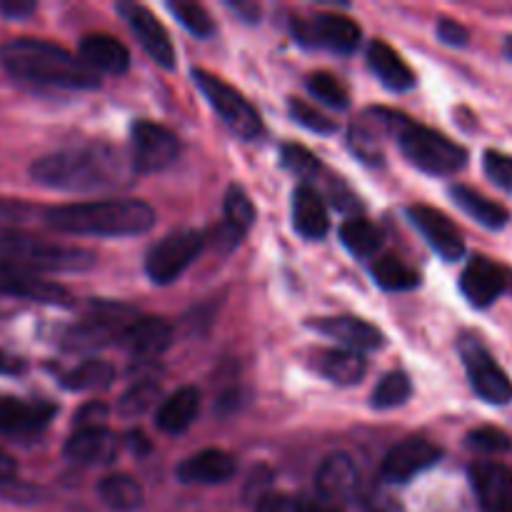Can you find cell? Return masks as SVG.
I'll return each mask as SVG.
<instances>
[{
	"instance_id": "6da1fadb",
	"label": "cell",
	"mask_w": 512,
	"mask_h": 512,
	"mask_svg": "<svg viewBox=\"0 0 512 512\" xmlns=\"http://www.w3.org/2000/svg\"><path fill=\"white\" fill-rule=\"evenodd\" d=\"M35 183L63 193H95L128 183V165L110 145H85L43 155L30 165Z\"/></svg>"
},
{
	"instance_id": "7a4b0ae2",
	"label": "cell",
	"mask_w": 512,
	"mask_h": 512,
	"mask_svg": "<svg viewBox=\"0 0 512 512\" xmlns=\"http://www.w3.org/2000/svg\"><path fill=\"white\" fill-rule=\"evenodd\" d=\"M0 65L13 78L65 90L100 88V75L93 73L78 55L68 53L48 40L18 38L0 48Z\"/></svg>"
},
{
	"instance_id": "3957f363",
	"label": "cell",
	"mask_w": 512,
	"mask_h": 512,
	"mask_svg": "<svg viewBox=\"0 0 512 512\" xmlns=\"http://www.w3.org/2000/svg\"><path fill=\"white\" fill-rule=\"evenodd\" d=\"M48 228L68 235H98V238H133L155 225V210L145 200H95L45 208Z\"/></svg>"
},
{
	"instance_id": "277c9868",
	"label": "cell",
	"mask_w": 512,
	"mask_h": 512,
	"mask_svg": "<svg viewBox=\"0 0 512 512\" xmlns=\"http://www.w3.org/2000/svg\"><path fill=\"white\" fill-rule=\"evenodd\" d=\"M0 260L30 273H83L95 265L90 250L48 243L23 233L0 235Z\"/></svg>"
},
{
	"instance_id": "5b68a950",
	"label": "cell",
	"mask_w": 512,
	"mask_h": 512,
	"mask_svg": "<svg viewBox=\"0 0 512 512\" xmlns=\"http://www.w3.org/2000/svg\"><path fill=\"white\" fill-rule=\"evenodd\" d=\"M395 140L400 143L405 158L428 175H453L468 163L465 148L453 143L448 135L425 128V125H415L410 120L403 125Z\"/></svg>"
},
{
	"instance_id": "8992f818",
	"label": "cell",
	"mask_w": 512,
	"mask_h": 512,
	"mask_svg": "<svg viewBox=\"0 0 512 512\" xmlns=\"http://www.w3.org/2000/svg\"><path fill=\"white\" fill-rule=\"evenodd\" d=\"M193 80L200 93L205 95V100L210 103V108L223 118V123L238 138L253 140L263 133L260 113L250 105V100L240 90H235L233 85H228L223 78L208 73V70H193Z\"/></svg>"
},
{
	"instance_id": "52a82bcc",
	"label": "cell",
	"mask_w": 512,
	"mask_h": 512,
	"mask_svg": "<svg viewBox=\"0 0 512 512\" xmlns=\"http://www.w3.org/2000/svg\"><path fill=\"white\" fill-rule=\"evenodd\" d=\"M205 238L198 230H175L165 235L145 258V273L155 285H170L190 268L203 250Z\"/></svg>"
},
{
	"instance_id": "ba28073f",
	"label": "cell",
	"mask_w": 512,
	"mask_h": 512,
	"mask_svg": "<svg viewBox=\"0 0 512 512\" xmlns=\"http://www.w3.org/2000/svg\"><path fill=\"white\" fill-rule=\"evenodd\" d=\"M460 355L465 360L470 385L490 405H508L512 400V380L493 360L478 338L460 340Z\"/></svg>"
},
{
	"instance_id": "9c48e42d",
	"label": "cell",
	"mask_w": 512,
	"mask_h": 512,
	"mask_svg": "<svg viewBox=\"0 0 512 512\" xmlns=\"http://www.w3.org/2000/svg\"><path fill=\"white\" fill-rule=\"evenodd\" d=\"M130 145H133L130 168L135 173H158L170 168L180 155V140L175 138V133L150 120H138L133 125Z\"/></svg>"
},
{
	"instance_id": "30bf717a",
	"label": "cell",
	"mask_w": 512,
	"mask_h": 512,
	"mask_svg": "<svg viewBox=\"0 0 512 512\" xmlns=\"http://www.w3.org/2000/svg\"><path fill=\"white\" fill-rule=\"evenodd\" d=\"M295 38L310 48H323L330 53L348 55L360 45V28L350 18L323 13L313 20H293Z\"/></svg>"
},
{
	"instance_id": "8fae6325",
	"label": "cell",
	"mask_w": 512,
	"mask_h": 512,
	"mask_svg": "<svg viewBox=\"0 0 512 512\" xmlns=\"http://www.w3.org/2000/svg\"><path fill=\"white\" fill-rule=\"evenodd\" d=\"M405 123H408V118L400 113H393V110H365L363 118L350 128V150H353L360 160H365V163H378V160L383 158V140L390 138V135L398 138V133L403 130Z\"/></svg>"
},
{
	"instance_id": "7c38bea8",
	"label": "cell",
	"mask_w": 512,
	"mask_h": 512,
	"mask_svg": "<svg viewBox=\"0 0 512 512\" xmlns=\"http://www.w3.org/2000/svg\"><path fill=\"white\" fill-rule=\"evenodd\" d=\"M0 293L10 295V298L30 300V303L40 305H58V308H70L73 305V295L58 283L43 280L38 273L18 268L0 260Z\"/></svg>"
},
{
	"instance_id": "4fadbf2b",
	"label": "cell",
	"mask_w": 512,
	"mask_h": 512,
	"mask_svg": "<svg viewBox=\"0 0 512 512\" xmlns=\"http://www.w3.org/2000/svg\"><path fill=\"white\" fill-rule=\"evenodd\" d=\"M443 458V450L438 445H433L430 440L423 438H410L405 443L395 445L383 460V468H380V478L385 483H408L418 473L435 468Z\"/></svg>"
},
{
	"instance_id": "5bb4252c",
	"label": "cell",
	"mask_w": 512,
	"mask_h": 512,
	"mask_svg": "<svg viewBox=\"0 0 512 512\" xmlns=\"http://www.w3.org/2000/svg\"><path fill=\"white\" fill-rule=\"evenodd\" d=\"M118 13L123 15V20L128 23V28L133 30L135 38L140 40L145 53H148L160 68H175V48L173 43H170L168 30L163 28V23H160L148 8H143V5L138 3H118Z\"/></svg>"
},
{
	"instance_id": "9a60e30c",
	"label": "cell",
	"mask_w": 512,
	"mask_h": 512,
	"mask_svg": "<svg viewBox=\"0 0 512 512\" xmlns=\"http://www.w3.org/2000/svg\"><path fill=\"white\" fill-rule=\"evenodd\" d=\"M408 218L413 220L415 228L423 233V238L428 240L430 248L440 255L448 263H455L465 255V240L463 233L453 225V220L448 215H443L440 210L428 208V205H413L408 210Z\"/></svg>"
},
{
	"instance_id": "2e32d148",
	"label": "cell",
	"mask_w": 512,
	"mask_h": 512,
	"mask_svg": "<svg viewBox=\"0 0 512 512\" xmlns=\"http://www.w3.org/2000/svg\"><path fill=\"white\" fill-rule=\"evenodd\" d=\"M55 418V405L28 403V400L0 395V435L28 440L43 433Z\"/></svg>"
},
{
	"instance_id": "e0dca14e",
	"label": "cell",
	"mask_w": 512,
	"mask_h": 512,
	"mask_svg": "<svg viewBox=\"0 0 512 512\" xmlns=\"http://www.w3.org/2000/svg\"><path fill=\"white\" fill-rule=\"evenodd\" d=\"M358 485V468H355L353 458L345 453H335L330 455V458H325L323 465L318 468V473H315V490H318V498L330 505H338V508H343L348 500L355 498Z\"/></svg>"
},
{
	"instance_id": "ac0fdd59",
	"label": "cell",
	"mask_w": 512,
	"mask_h": 512,
	"mask_svg": "<svg viewBox=\"0 0 512 512\" xmlns=\"http://www.w3.org/2000/svg\"><path fill=\"white\" fill-rule=\"evenodd\" d=\"M505 288H508V275L493 260L478 255V258H473L465 265L463 278H460V290H463L468 303L475 305V308L493 305L505 293Z\"/></svg>"
},
{
	"instance_id": "d6986e66",
	"label": "cell",
	"mask_w": 512,
	"mask_h": 512,
	"mask_svg": "<svg viewBox=\"0 0 512 512\" xmlns=\"http://www.w3.org/2000/svg\"><path fill=\"white\" fill-rule=\"evenodd\" d=\"M470 483L485 512H512V470L500 463L470 465Z\"/></svg>"
},
{
	"instance_id": "ffe728a7",
	"label": "cell",
	"mask_w": 512,
	"mask_h": 512,
	"mask_svg": "<svg viewBox=\"0 0 512 512\" xmlns=\"http://www.w3.org/2000/svg\"><path fill=\"white\" fill-rule=\"evenodd\" d=\"M310 328H315L320 335L343 345L345 350H355V353H368V350L383 348V333L375 325H370L368 320L350 318V315L323 318L318 323H310Z\"/></svg>"
},
{
	"instance_id": "44dd1931",
	"label": "cell",
	"mask_w": 512,
	"mask_h": 512,
	"mask_svg": "<svg viewBox=\"0 0 512 512\" xmlns=\"http://www.w3.org/2000/svg\"><path fill=\"white\" fill-rule=\"evenodd\" d=\"M235 458L225 450H200V453L190 455L188 460L178 465L175 475H178L180 483L185 485H215L225 483L235 475Z\"/></svg>"
},
{
	"instance_id": "7402d4cb",
	"label": "cell",
	"mask_w": 512,
	"mask_h": 512,
	"mask_svg": "<svg viewBox=\"0 0 512 512\" xmlns=\"http://www.w3.org/2000/svg\"><path fill=\"white\" fill-rule=\"evenodd\" d=\"M70 463L80 465H108L118 455V438L108 428L75 430L63 448Z\"/></svg>"
},
{
	"instance_id": "603a6c76",
	"label": "cell",
	"mask_w": 512,
	"mask_h": 512,
	"mask_svg": "<svg viewBox=\"0 0 512 512\" xmlns=\"http://www.w3.org/2000/svg\"><path fill=\"white\" fill-rule=\"evenodd\" d=\"M173 325L163 318H143L123 335V345L133 358H158L173 345Z\"/></svg>"
},
{
	"instance_id": "cb8c5ba5",
	"label": "cell",
	"mask_w": 512,
	"mask_h": 512,
	"mask_svg": "<svg viewBox=\"0 0 512 512\" xmlns=\"http://www.w3.org/2000/svg\"><path fill=\"white\" fill-rule=\"evenodd\" d=\"M78 58L88 65L93 73L123 75L130 68V53L113 35H88L80 43Z\"/></svg>"
},
{
	"instance_id": "d4e9b609",
	"label": "cell",
	"mask_w": 512,
	"mask_h": 512,
	"mask_svg": "<svg viewBox=\"0 0 512 512\" xmlns=\"http://www.w3.org/2000/svg\"><path fill=\"white\" fill-rule=\"evenodd\" d=\"M365 58H368V68L373 70L375 78L388 90L405 93V90L415 88V73L385 40H373L368 45V55Z\"/></svg>"
},
{
	"instance_id": "484cf974",
	"label": "cell",
	"mask_w": 512,
	"mask_h": 512,
	"mask_svg": "<svg viewBox=\"0 0 512 512\" xmlns=\"http://www.w3.org/2000/svg\"><path fill=\"white\" fill-rule=\"evenodd\" d=\"M293 225L308 240H320L328 235V208H325L318 190L310 188V185H300L293 193Z\"/></svg>"
},
{
	"instance_id": "4316f807",
	"label": "cell",
	"mask_w": 512,
	"mask_h": 512,
	"mask_svg": "<svg viewBox=\"0 0 512 512\" xmlns=\"http://www.w3.org/2000/svg\"><path fill=\"white\" fill-rule=\"evenodd\" d=\"M315 370H318L325 380H330V383L335 385H355L363 380L368 363H365L363 353L335 348L320 350V353L315 355Z\"/></svg>"
},
{
	"instance_id": "83f0119b",
	"label": "cell",
	"mask_w": 512,
	"mask_h": 512,
	"mask_svg": "<svg viewBox=\"0 0 512 512\" xmlns=\"http://www.w3.org/2000/svg\"><path fill=\"white\" fill-rule=\"evenodd\" d=\"M200 408V393L195 388H180L170 395L168 400H163V405L155 413V425H158L163 433L178 435L183 430H188L193 425L195 415Z\"/></svg>"
},
{
	"instance_id": "f1b7e54d",
	"label": "cell",
	"mask_w": 512,
	"mask_h": 512,
	"mask_svg": "<svg viewBox=\"0 0 512 512\" xmlns=\"http://www.w3.org/2000/svg\"><path fill=\"white\" fill-rule=\"evenodd\" d=\"M450 198L455 200V205H458L465 215H470V218H473L475 223L483 225V228L500 230L508 225V210L500 203H495V200L480 195L478 190L468 188V185H455V188H450Z\"/></svg>"
},
{
	"instance_id": "f546056e",
	"label": "cell",
	"mask_w": 512,
	"mask_h": 512,
	"mask_svg": "<svg viewBox=\"0 0 512 512\" xmlns=\"http://www.w3.org/2000/svg\"><path fill=\"white\" fill-rule=\"evenodd\" d=\"M98 495L110 510L115 512H135L143 508V488H140L138 480H133L130 475H108V478L100 480Z\"/></svg>"
},
{
	"instance_id": "4dcf8cb0",
	"label": "cell",
	"mask_w": 512,
	"mask_h": 512,
	"mask_svg": "<svg viewBox=\"0 0 512 512\" xmlns=\"http://www.w3.org/2000/svg\"><path fill=\"white\" fill-rule=\"evenodd\" d=\"M340 240H343V245L355 258L368 260L375 258L378 250L383 248V230L370 223V220L353 218L345 220L343 228H340Z\"/></svg>"
},
{
	"instance_id": "1f68e13d",
	"label": "cell",
	"mask_w": 512,
	"mask_h": 512,
	"mask_svg": "<svg viewBox=\"0 0 512 512\" xmlns=\"http://www.w3.org/2000/svg\"><path fill=\"white\" fill-rule=\"evenodd\" d=\"M223 213H225V228H228L238 240L253 228L255 205L240 185H230L228 188V193H225V200H223Z\"/></svg>"
},
{
	"instance_id": "d6a6232c",
	"label": "cell",
	"mask_w": 512,
	"mask_h": 512,
	"mask_svg": "<svg viewBox=\"0 0 512 512\" xmlns=\"http://www.w3.org/2000/svg\"><path fill=\"white\" fill-rule=\"evenodd\" d=\"M373 278L380 288L393 290V293H403V290H413L420 285V275L395 255H383L373 265Z\"/></svg>"
},
{
	"instance_id": "836d02e7",
	"label": "cell",
	"mask_w": 512,
	"mask_h": 512,
	"mask_svg": "<svg viewBox=\"0 0 512 512\" xmlns=\"http://www.w3.org/2000/svg\"><path fill=\"white\" fill-rule=\"evenodd\" d=\"M115 378L113 365L105 360H85L78 368L63 375V388L73 390V393H85V390H100L108 388Z\"/></svg>"
},
{
	"instance_id": "e575fe53",
	"label": "cell",
	"mask_w": 512,
	"mask_h": 512,
	"mask_svg": "<svg viewBox=\"0 0 512 512\" xmlns=\"http://www.w3.org/2000/svg\"><path fill=\"white\" fill-rule=\"evenodd\" d=\"M45 220V208L18 198H0V235L20 233L28 225Z\"/></svg>"
},
{
	"instance_id": "d590c367",
	"label": "cell",
	"mask_w": 512,
	"mask_h": 512,
	"mask_svg": "<svg viewBox=\"0 0 512 512\" xmlns=\"http://www.w3.org/2000/svg\"><path fill=\"white\" fill-rule=\"evenodd\" d=\"M413 395V383L405 373L395 370V373H388L378 383L373 393V408L378 410H393L398 405L408 403V398Z\"/></svg>"
},
{
	"instance_id": "8d00e7d4",
	"label": "cell",
	"mask_w": 512,
	"mask_h": 512,
	"mask_svg": "<svg viewBox=\"0 0 512 512\" xmlns=\"http://www.w3.org/2000/svg\"><path fill=\"white\" fill-rule=\"evenodd\" d=\"M160 398V385L158 380H140L133 388L125 390L123 398L118 403V413L123 418H138V415L148 413Z\"/></svg>"
},
{
	"instance_id": "74e56055",
	"label": "cell",
	"mask_w": 512,
	"mask_h": 512,
	"mask_svg": "<svg viewBox=\"0 0 512 512\" xmlns=\"http://www.w3.org/2000/svg\"><path fill=\"white\" fill-rule=\"evenodd\" d=\"M168 10L180 20L188 33H193L195 38H210L215 33V23L208 15V10L198 3H185V0H178V3H168Z\"/></svg>"
},
{
	"instance_id": "f35d334b",
	"label": "cell",
	"mask_w": 512,
	"mask_h": 512,
	"mask_svg": "<svg viewBox=\"0 0 512 512\" xmlns=\"http://www.w3.org/2000/svg\"><path fill=\"white\" fill-rule=\"evenodd\" d=\"M308 90L313 93V98H318L320 103L330 105V108L345 110L350 105L348 88H345V85L330 73H313V75H310Z\"/></svg>"
},
{
	"instance_id": "ab89813d",
	"label": "cell",
	"mask_w": 512,
	"mask_h": 512,
	"mask_svg": "<svg viewBox=\"0 0 512 512\" xmlns=\"http://www.w3.org/2000/svg\"><path fill=\"white\" fill-rule=\"evenodd\" d=\"M465 445H468L473 453H480V455H503L512 450L510 435L503 433L500 428H490V425H485V428H475L473 433H468Z\"/></svg>"
},
{
	"instance_id": "60d3db41",
	"label": "cell",
	"mask_w": 512,
	"mask_h": 512,
	"mask_svg": "<svg viewBox=\"0 0 512 512\" xmlns=\"http://www.w3.org/2000/svg\"><path fill=\"white\" fill-rule=\"evenodd\" d=\"M288 110H290V118H293L298 125H303L305 130H310V133H320V135L335 133L333 120H330L328 115L320 113L318 108H313L310 103H305V100L293 98L288 103Z\"/></svg>"
},
{
	"instance_id": "b9f144b4",
	"label": "cell",
	"mask_w": 512,
	"mask_h": 512,
	"mask_svg": "<svg viewBox=\"0 0 512 512\" xmlns=\"http://www.w3.org/2000/svg\"><path fill=\"white\" fill-rule=\"evenodd\" d=\"M280 160H283L285 168L290 170L298 178L308 180L313 175H318L320 160L315 158L310 150H305L303 145H283V153H280Z\"/></svg>"
},
{
	"instance_id": "7bdbcfd3",
	"label": "cell",
	"mask_w": 512,
	"mask_h": 512,
	"mask_svg": "<svg viewBox=\"0 0 512 512\" xmlns=\"http://www.w3.org/2000/svg\"><path fill=\"white\" fill-rule=\"evenodd\" d=\"M485 175L493 180L498 188L510 190L512 193V158L505 153H498V150H488L483 158Z\"/></svg>"
},
{
	"instance_id": "ee69618b",
	"label": "cell",
	"mask_w": 512,
	"mask_h": 512,
	"mask_svg": "<svg viewBox=\"0 0 512 512\" xmlns=\"http://www.w3.org/2000/svg\"><path fill=\"white\" fill-rule=\"evenodd\" d=\"M110 408L100 400H93V403L83 405V408L75 413V430H90V428H105V420H108Z\"/></svg>"
},
{
	"instance_id": "f6af8a7d",
	"label": "cell",
	"mask_w": 512,
	"mask_h": 512,
	"mask_svg": "<svg viewBox=\"0 0 512 512\" xmlns=\"http://www.w3.org/2000/svg\"><path fill=\"white\" fill-rule=\"evenodd\" d=\"M438 38L443 40L445 45H453V48H463V45H468L470 33H468V28H465V25L458 23V20L443 18L438 23Z\"/></svg>"
},
{
	"instance_id": "bcb514c9",
	"label": "cell",
	"mask_w": 512,
	"mask_h": 512,
	"mask_svg": "<svg viewBox=\"0 0 512 512\" xmlns=\"http://www.w3.org/2000/svg\"><path fill=\"white\" fill-rule=\"evenodd\" d=\"M258 512H303V503L290 495H265L260 500Z\"/></svg>"
},
{
	"instance_id": "7dc6e473",
	"label": "cell",
	"mask_w": 512,
	"mask_h": 512,
	"mask_svg": "<svg viewBox=\"0 0 512 512\" xmlns=\"http://www.w3.org/2000/svg\"><path fill=\"white\" fill-rule=\"evenodd\" d=\"M33 10H35V3H28V0H8V3H0V13H3L5 18H13V20L28 18Z\"/></svg>"
},
{
	"instance_id": "c3c4849f",
	"label": "cell",
	"mask_w": 512,
	"mask_h": 512,
	"mask_svg": "<svg viewBox=\"0 0 512 512\" xmlns=\"http://www.w3.org/2000/svg\"><path fill=\"white\" fill-rule=\"evenodd\" d=\"M25 370V360L0 350V375H18Z\"/></svg>"
},
{
	"instance_id": "681fc988",
	"label": "cell",
	"mask_w": 512,
	"mask_h": 512,
	"mask_svg": "<svg viewBox=\"0 0 512 512\" xmlns=\"http://www.w3.org/2000/svg\"><path fill=\"white\" fill-rule=\"evenodd\" d=\"M125 443H128V448L133 450L135 455H148L150 453V440L145 438L143 433H128V440H125Z\"/></svg>"
},
{
	"instance_id": "f907efd6",
	"label": "cell",
	"mask_w": 512,
	"mask_h": 512,
	"mask_svg": "<svg viewBox=\"0 0 512 512\" xmlns=\"http://www.w3.org/2000/svg\"><path fill=\"white\" fill-rule=\"evenodd\" d=\"M228 8L235 10V13L245 15V20H248V23H255V20L260 18V8L253 3H228Z\"/></svg>"
},
{
	"instance_id": "816d5d0a",
	"label": "cell",
	"mask_w": 512,
	"mask_h": 512,
	"mask_svg": "<svg viewBox=\"0 0 512 512\" xmlns=\"http://www.w3.org/2000/svg\"><path fill=\"white\" fill-rule=\"evenodd\" d=\"M13 475H15V460L10 458V455H5L3 450H0V483L10 480Z\"/></svg>"
},
{
	"instance_id": "f5cc1de1",
	"label": "cell",
	"mask_w": 512,
	"mask_h": 512,
	"mask_svg": "<svg viewBox=\"0 0 512 512\" xmlns=\"http://www.w3.org/2000/svg\"><path fill=\"white\" fill-rule=\"evenodd\" d=\"M303 512H343V508L338 505H330L325 500H313V503H303Z\"/></svg>"
},
{
	"instance_id": "db71d44e",
	"label": "cell",
	"mask_w": 512,
	"mask_h": 512,
	"mask_svg": "<svg viewBox=\"0 0 512 512\" xmlns=\"http://www.w3.org/2000/svg\"><path fill=\"white\" fill-rule=\"evenodd\" d=\"M505 58H508V60H512V35H510V38L508 40H505Z\"/></svg>"
}]
</instances>
